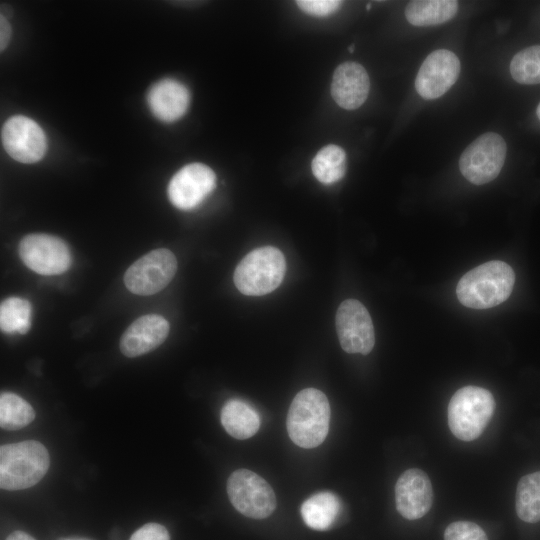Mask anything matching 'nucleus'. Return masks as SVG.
I'll use <instances>...</instances> for the list:
<instances>
[{"label":"nucleus","instance_id":"obj_1","mask_svg":"<svg viewBox=\"0 0 540 540\" xmlns=\"http://www.w3.org/2000/svg\"><path fill=\"white\" fill-rule=\"evenodd\" d=\"M514 282V271L507 263L489 261L468 271L459 280L456 295L466 307L488 309L510 296Z\"/></svg>","mask_w":540,"mask_h":540},{"label":"nucleus","instance_id":"obj_2","mask_svg":"<svg viewBox=\"0 0 540 540\" xmlns=\"http://www.w3.org/2000/svg\"><path fill=\"white\" fill-rule=\"evenodd\" d=\"M330 422L326 395L315 388L301 390L293 398L286 427L292 442L302 448H314L325 440Z\"/></svg>","mask_w":540,"mask_h":540},{"label":"nucleus","instance_id":"obj_3","mask_svg":"<svg viewBox=\"0 0 540 540\" xmlns=\"http://www.w3.org/2000/svg\"><path fill=\"white\" fill-rule=\"evenodd\" d=\"M50 457L46 447L36 440L5 444L0 447V487L16 491L37 484L47 473Z\"/></svg>","mask_w":540,"mask_h":540},{"label":"nucleus","instance_id":"obj_4","mask_svg":"<svg viewBox=\"0 0 540 540\" xmlns=\"http://www.w3.org/2000/svg\"><path fill=\"white\" fill-rule=\"evenodd\" d=\"M494 409L495 400L489 390L478 386L462 387L449 401L448 426L458 439L475 440L488 425Z\"/></svg>","mask_w":540,"mask_h":540},{"label":"nucleus","instance_id":"obj_5","mask_svg":"<svg viewBox=\"0 0 540 540\" xmlns=\"http://www.w3.org/2000/svg\"><path fill=\"white\" fill-rule=\"evenodd\" d=\"M286 261L276 247L265 246L249 252L234 271V284L244 295L261 296L274 291L283 281Z\"/></svg>","mask_w":540,"mask_h":540},{"label":"nucleus","instance_id":"obj_6","mask_svg":"<svg viewBox=\"0 0 540 540\" xmlns=\"http://www.w3.org/2000/svg\"><path fill=\"white\" fill-rule=\"evenodd\" d=\"M227 493L234 508L249 518L264 519L276 509V496L272 487L248 469H238L229 476Z\"/></svg>","mask_w":540,"mask_h":540},{"label":"nucleus","instance_id":"obj_7","mask_svg":"<svg viewBox=\"0 0 540 540\" xmlns=\"http://www.w3.org/2000/svg\"><path fill=\"white\" fill-rule=\"evenodd\" d=\"M507 146L495 132H486L476 138L461 154L459 169L475 185L494 180L503 168Z\"/></svg>","mask_w":540,"mask_h":540},{"label":"nucleus","instance_id":"obj_8","mask_svg":"<svg viewBox=\"0 0 540 540\" xmlns=\"http://www.w3.org/2000/svg\"><path fill=\"white\" fill-rule=\"evenodd\" d=\"M177 271V259L166 248L152 250L136 260L124 274V284L133 294L148 296L163 290Z\"/></svg>","mask_w":540,"mask_h":540},{"label":"nucleus","instance_id":"obj_9","mask_svg":"<svg viewBox=\"0 0 540 540\" xmlns=\"http://www.w3.org/2000/svg\"><path fill=\"white\" fill-rule=\"evenodd\" d=\"M18 251L23 263L40 275H59L71 265L69 247L54 235L28 234L20 241Z\"/></svg>","mask_w":540,"mask_h":540},{"label":"nucleus","instance_id":"obj_10","mask_svg":"<svg viewBox=\"0 0 540 540\" xmlns=\"http://www.w3.org/2000/svg\"><path fill=\"white\" fill-rule=\"evenodd\" d=\"M336 331L342 349L367 355L375 344L373 322L365 306L355 299L343 301L336 312Z\"/></svg>","mask_w":540,"mask_h":540},{"label":"nucleus","instance_id":"obj_11","mask_svg":"<svg viewBox=\"0 0 540 540\" xmlns=\"http://www.w3.org/2000/svg\"><path fill=\"white\" fill-rule=\"evenodd\" d=\"M1 140L9 156L25 164L42 159L47 149L43 129L33 119L23 115L12 116L4 123Z\"/></svg>","mask_w":540,"mask_h":540},{"label":"nucleus","instance_id":"obj_12","mask_svg":"<svg viewBox=\"0 0 540 540\" xmlns=\"http://www.w3.org/2000/svg\"><path fill=\"white\" fill-rule=\"evenodd\" d=\"M216 175L202 163L182 167L171 178L167 193L170 202L178 209L191 210L199 206L214 190Z\"/></svg>","mask_w":540,"mask_h":540},{"label":"nucleus","instance_id":"obj_13","mask_svg":"<svg viewBox=\"0 0 540 540\" xmlns=\"http://www.w3.org/2000/svg\"><path fill=\"white\" fill-rule=\"evenodd\" d=\"M460 69V60L455 53L446 49L435 50L426 57L418 70L416 91L424 99H437L455 84Z\"/></svg>","mask_w":540,"mask_h":540},{"label":"nucleus","instance_id":"obj_14","mask_svg":"<svg viewBox=\"0 0 540 540\" xmlns=\"http://www.w3.org/2000/svg\"><path fill=\"white\" fill-rule=\"evenodd\" d=\"M395 502L402 517L408 520L423 517L433 502L432 484L428 475L417 468L404 471L395 485Z\"/></svg>","mask_w":540,"mask_h":540},{"label":"nucleus","instance_id":"obj_15","mask_svg":"<svg viewBox=\"0 0 540 540\" xmlns=\"http://www.w3.org/2000/svg\"><path fill=\"white\" fill-rule=\"evenodd\" d=\"M169 322L161 315L148 314L137 318L122 334L120 351L129 358L144 355L156 349L167 338Z\"/></svg>","mask_w":540,"mask_h":540},{"label":"nucleus","instance_id":"obj_16","mask_svg":"<svg viewBox=\"0 0 540 540\" xmlns=\"http://www.w3.org/2000/svg\"><path fill=\"white\" fill-rule=\"evenodd\" d=\"M370 80L365 68L352 61L340 64L334 71L331 95L346 110L359 108L367 99Z\"/></svg>","mask_w":540,"mask_h":540},{"label":"nucleus","instance_id":"obj_17","mask_svg":"<svg viewBox=\"0 0 540 540\" xmlns=\"http://www.w3.org/2000/svg\"><path fill=\"white\" fill-rule=\"evenodd\" d=\"M147 104L156 118L173 122L187 112L190 93L183 83L165 78L151 86L147 94Z\"/></svg>","mask_w":540,"mask_h":540},{"label":"nucleus","instance_id":"obj_18","mask_svg":"<svg viewBox=\"0 0 540 540\" xmlns=\"http://www.w3.org/2000/svg\"><path fill=\"white\" fill-rule=\"evenodd\" d=\"M220 420L225 431L236 439H248L260 428L258 412L239 399L228 400L220 412Z\"/></svg>","mask_w":540,"mask_h":540},{"label":"nucleus","instance_id":"obj_19","mask_svg":"<svg viewBox=\"0 0 540 540\" xmlns=\"http://www.w3.org/2000/svg\"><path fill=\"white\" fill-rule=\"evenodd\" d=\"M301 516L305 524L313 530H328L341 511V501L330 491L318 492L306 499L301 506Z\"/></svg>","mask_w":540,"mask_h":540},{"label":"nucleus","instance_id":"obj_20","mask_svg":"<svg viewBox=\"0 0 540 540\" xmlns=\"http://www.w3.org/2000/svg\"><path fill=\"white\" fill-rule=\"evenodd\" d=\"M457 10L454 0H414L407 4L405 16L414 26H433L451 20Z\"/></svg>","mask_w":540,"mask_h":540},{"label":"nucleus","instance_id":"obj_21","mask_svg":"<svg viewBox=\"0 0 540 540\" xmlns=\"http://www.w3.org/2000/svg\"><path fill=\"white\" fill-rule=\"evenodd\" d=\"M515 507L521 520L527 523L540 521V471L527 474L519 480Z\"/></svg>","mask_w":540,"mask_h":540},{"label":"nucleus","instance_id":"obj_22","mask_svg":"<svg viewBox=\"0 0 540 540\" xmlns=\"http://www.w3.org/2000/svg\"><path fill=\"white\" fill-rule=\"evenodd\" d=\"M346 166L345 151L337 145H327L315 155L311 169L319 182L330 185L343 178Z\"/></svg>","mask_w":540,"mask_h":540},{"label":"nucleus","instance_id":"obj_23","mask_svg":"<svg viewBox=\"0 0 540 540\" xmlns=\"http://www.w3.org/2000/svg\"><path fill=\"white\" fill-rule=\"evenodd\" d=\"M35 418L32 406L19 395L2 392L0 395V426L15 431L26 427Z\"/></svg>","mask_w":540,"mask_h":540},{"label":"nucleus","instance_id":"obj_24","mask_svg":"<svg viewBox=\"0 0 540 540\" xmlns=\"http://www.w3.org/2000/svg\"><path fill=\"white\" fill-rule=\"evenodd\" d=\"M32 307L28 300L9 297L0 305V327L5 333L25 334L31 326Z\"/></svg>","mask_w":540,"mask_h":540},{"label":"nucleus","instance_id":"obj_25","mask_svg":"<svg viewBox=\"0 0 540 540\" xmlns=\"http://www.w3.org/2000/svg\"><path fill=\"white\" fill-rule=\"evenodd\" d=\"M512 78L525 85L540 84V45L516 53L510 63Z\"/></svg>","mask_w":540,"mask_h":540},{"label":"nucleus","instance_id":"obj_26","mask_svg":"<svg viewBox=\"0 0 540 540\" xmlns=\"http://www.w3.org/2000/svg\"><path fill=\"white\" fill-rule=\"evenodd\" d=\"M444 540H488L484 530L470 521H456L447 526Z\"/></svg>","mask_w":540,"mask_h":540},{"label":"nucleus","instance_id":"obj_27","mask_svg":"<svg viewBox=\"0 0 540 540\" xmlns=\"http://www.w3.org/2000/svg\"><path fill=\"white\" fill-rule=\"evenodd\" d=\"M296 3L305 13L319 17L334 13L342 4L336 0H299Z\"/></svg>","mask_w":540,"mask_h":540},{"label":"nucleus","instance_id":"obj_28","mask_svg":"<svg viewBox=\"0 0 540 540\" xmlns=\"http://www.w3.org/2000/svg\"><path fill=\"white\" fill-rule=\"evenodd\" d=\"M129 540H170V535L163 525L152 522L137 529Z\"/></svg>","mask_w":540,"mask_h":540},{"label":"nucleus","instance_id":"obj_29","mask_svg":"<svg viewBox=\"0 0 540 540\" xmlns=\"http://www.w3.org/2000/svg\"><path fill=\"white\" fill-rule=\"evenodd\" d=\"M11 38V26L4 15L0 17V49L4 50Z\"/></svg>","mask_w":540,"mask_h":540},{"label":"nucleus","instance_id":"obj_30","mask_svg":"<svg viewBox=\"0 0 540 540\" xmlns=\"http://www.w3.org/2000/svg\"><path fill=\"white\" fill-rule=\"evenodd\" d=\"M6 540H36V539L24 531L16 530L12 532L11 534H9Z\"/></svg>","mask_w":540,"mask_h":540},{"label":"nucleus","instance_id":"obj_31","mask_svg":"<svg viewBox=\"0 0 540 540\" xmlns=\"http://www.w3.org/2000/svg\"><path fill=\"white\" fill-rule=\"evenodd\" d=\"M536 115H537L538 119L540 120V103L537 106Z\"/></svg>","mask_w":540,"mask_h":540},{"label":"nucleus","instance_id":"obj_32","mask_svg":"<svg viewBox=\"0 0 540 540\" xmlns=\"http://www.w3.org/2000/svg\"><path fill=\"white\" fill-rule=\"evenodd\" d=\"M353 50H354V45H351V46L349 47V51H350V52H353Z\"/></svg>","mask_w":540,"mask_h":540}]
</instances>
